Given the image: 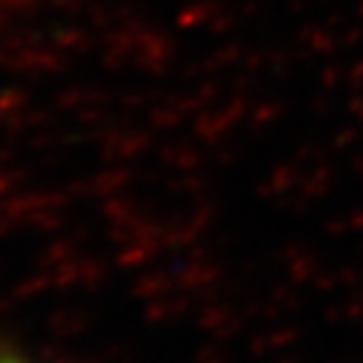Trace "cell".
Returning <instances> with one entry per match:
<instances>
[{"label":"cell","mask_w":363,"mask_h":363,"mask_svg":"<svg viewBox=\"0 0 363 363\" xmlns=\"http://www.w3.org/2000/svg\"><path fill=\"white\" fill-rule=\"evenodd\" d=\"M3 363H16V361H3Z\"/></svg>","instance_id":"1"}]
</instances>
